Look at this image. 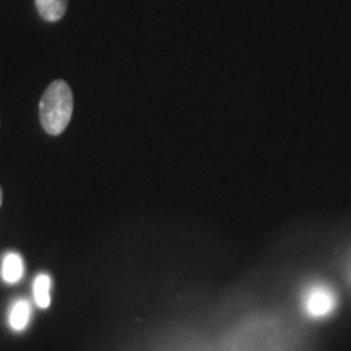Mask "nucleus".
<instances>
[{"label": "nucleus", "instance_id": "f257e3e1", "mask_svg": "<svg viewBox=\"0 0 351 351\" xmlns=\"http://www.w3.org/2000/svg\"><path fill=\"white\" fill-rule=\"evenodd\" d=\"M73 112V93L67 82L56 80L44 91L39 103V121L49 135H60L67 129Z\"/></svg>", "mask_w": 351, "mask_h": 351}, {"label": "nucleus", "instance_id": "f03ea898", "mask_svg": "<svg viewBox=\"0 0 351 351\" xmlns=\"http://www.w3.org/2000/svg\"><path fill=\"white\" fill-rule=\"evenodd\" d=\"M304 307L311 317H326L337 307V296L326 285H314L304 295Z\"/></svg>", "mask_w": 351, "mask_h": 351}, {"label": "nucleus", "instance_id": "7ed1b4c3", "mask_svg": "<svg viewBox=\"0 0 351 351\" xmlns=\"http://www.w3.org/2000/svg\"><path fill=\"white\" fill-rule=\"evenodd\" d=\"M69 0H36L38 13L46 21H59L67 12Z\"/></svg>", "mask_w": 351, "mask_h": 351}, {"label": "nucleus", "instance_id": "20e7f679", "mask_svg": "<svg viewBox=\"0 0 351 351\" xmlns=\"http://www.w3.org/2000/svg\"><path fill=\"white\" fill-rule=\"evenodd\" d=\"M23 258L20 254L16 252H8L5 254L2 262V278L7 283H16L23 275Z\"/></svg>", "mask_w": 351, "mask_h": 351}, {"label": "nucleus", "instance_id": "39448f33", "mask_svg": "<svg viewBox=\"0 0 351 351\" xmlns=\"http://www.w3.org/2000/svg\"><path fill=\"white\" fill-rule=\"evenodd\" d=\"M34 300L38 307L47 309L51 306V276L41 274L34 280Z\"/></svg>", "mask_w": 351, "mask_h": 351}, {"label": "nucleus", "instance_id": "423d86ee", "mask_svg": "<svg viewBox=\"0 0 351 351\" xmlns=\"http://www.w3.org/2000/svg\"><path fill=\"white\" fill-rule=\"evenodd\" d=\"M29 315H32V309L26 301H16L15 306L10 311V326L15 330H23L28 326Z\"/></svg>", "mask_w": 351, "mask_h": 351}, {"label": "nucleus", "instance_id": "0eeeda50", "mask_svg": "<svg viewBox=\"0 0 351 351\" xmlns=\"http://www.w3.org/2000/svg\"><path fill=\"white\" fill-rule=\"evenodd\" d=\"M2 200H3V194H2V189H0V207H2Z\"/></svg>", "mask_w": 351, "mask_h": 351}]
</instances>
